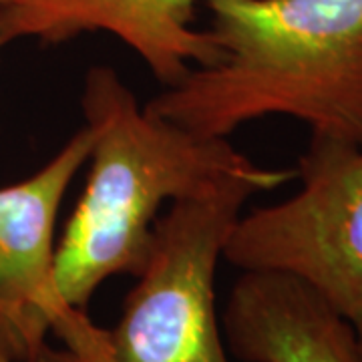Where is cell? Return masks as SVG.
I'll list each match as a JSON object with an SVG mask.
<instances>
[{"label":"cell","mask_w":362,"mask_h":362,"mask_svg":"<svg viewBox=\"0 0 362 362\" xmlns=\"http://www.w3.org/2000/svg\"><path fill=\"white\" fill-rule=\"evenodd\" d=\"M81 111L90 131L87 183L54 252L61 302L87 312L97 288L117 274L137 278L165 204L235 177H268L228 137H206L139 103L113 66H90Z\"/></svg>","instance_id":"obj_2"},{"label":"cell","mask_w":362,"mask_h":362,"mask_svg":"<svg viewBox=\"0 0 362 362\" xmlns=\"http://www.w3.org/2000/svg\"><path fill=\"white\" fill-rule=\"evenodd\" d=\"M0 49H2V47H0Z\"/></svg>","instance_id":"obj_10"},{"label":"cell","mask_w":362,"mask_h":362,"mask_svg":"<svg viewBox=\"0 0 362 362\" xmlns=\"http://www.w3.org/2000/svg\"><path fill=\"white\" fill-rule=\"evenodd\" d=\"M6 2H11V0H0V6H2V4H6Z\"/></svg>","instance_id":"obj_9"},{"label":"cell","mask_w":362,"mask_h":362,"mask_svg":"<svg viewBox=\"0 0 362 362\" xmlns=\"http://www.w3.org/2000/svg\"><path fill=\"white\" fill-rule=\"evenodd\" d=\"M296 177L292 197L242 214L223 259L302 280L350 324L362 350V147L310 139Z\"/></svg>","instance_id":"obj_4"},{"label":"cell","mask_w":362,"mask_h":362,"mask_svg":"<svg viewBox=\"0 0 362 362\" xmlns=\"http://www.w3.org/2000/svg\"><path fill=\"white\" fill-rule=\"evenodd\" d=\"M221 332L242 362H362L350 324L310 286L282 272L242 270Z\"/></svg>","instance_id":"obj_7"},{"label":"cell","mask_w":362,"mask_h":362,"mask_svg":"<svg viewBox=\"0 0 362 362\" xmlns=\"http://www.w3.org/2000/svg\"><path fill=\"white\" fill-rule=\"evenodd\" d=\"M218 61L145 109L206 137L286 115L362 147V0H204Z\"/></svg>","instance_id":"obj_1"},{"label":"cell","mask_w":362,"mask_h":362,"mask_svg":"<svg viewBox=\"0 0 362 362\" xmlns=\"http://www.w3.org/2000/svg\"><path fill=\"white\" fill-rule=\"evenodd\" d=\"M197 0H11L0 6V47L37 39L59 45L103 30L135 51L171 87L194 66L218 61L207 30L194 26Z\"/></svg>","instance_id":"obj_6"},{"label":"cell","mask_w":362,"mask_h":362,"mask_svg":"<svg viewBox=\"0 0 362 362\" xmlns=\"http://www.w3.org/2000/svg\"><path fill=\"white\" fill-rule=\"evenodd\" d=\"M89 153L90 131L83 127L39 171L0 187V350L14 362L35 361L49 332L73 358H85L103 332L54 288L59 211Z\"/></svg>","instance_id":"obj_5"},{"label":"cell","mask_w":362,"mask_h":362,"mask_svg":"<svg viewBox=\"0 0 362 362\" xmlns=\"http://www.w3.org/2000/svg\"><path fill=\"white\" fill-rule=\"evenodd\" d=\"M0 362H14V361L8 356V354H6V352H2V350H0Z\"/></svg>","instance_id":"obj_8"},{"label":"cell","mask_w":362,"mask_h":362,"mask_svg":"<svg viewBox=\"0 0 362 362\" xmlns=\"http://www.w3.org/2000/svg\"><path fill=\"white\" fill-rule=\"evenodd\" d=\"M296 177H235L171 202L119 322L87 362H230L216 312V272L246 202Z\"/></svg>","instance_id":"obj_3"}]
</instances>
